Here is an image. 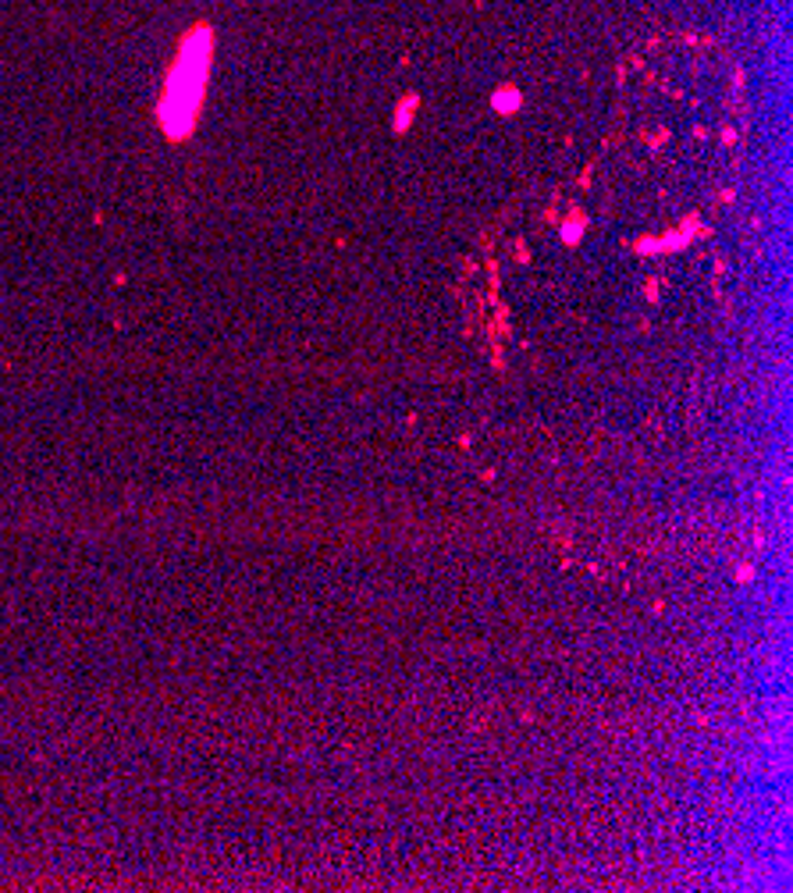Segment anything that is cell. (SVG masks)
I'll return each mask as SVG.
<instances>
[{
    "label": "cell",
    "mask_w": 793,
    "mask_h": 893,
    "mask_svg": "<svg viewBox=\"0 0 793 893\" xmlns=\"http://www.w3.org/2000/svg\"><path fill=\"white\" fill-rule=\"evenodd\" d=\"M210 43H214L210 28H193V36L182 43L179 65L171 68L168 90L161 100V122L168 136H185L196 122L210 68Z\"/></svg>",
    "instance_id": "obj_1"
},
{
    "label": "cell",
    "mask_w": 793,
    "mask_h": 893,
    "mask_svg": "<svg viewBox=\"0 0 793 893\" xmlns=\"http://www.w3.org/2000/svg\"><path fill=\"white\" fill-rule=\"evenodd\" d=\"M495 107H498V111H513V107H520V93H502V96L495 100Z\"/></svg>",
    "instance_id": "obj_2"
}]
</instances>
